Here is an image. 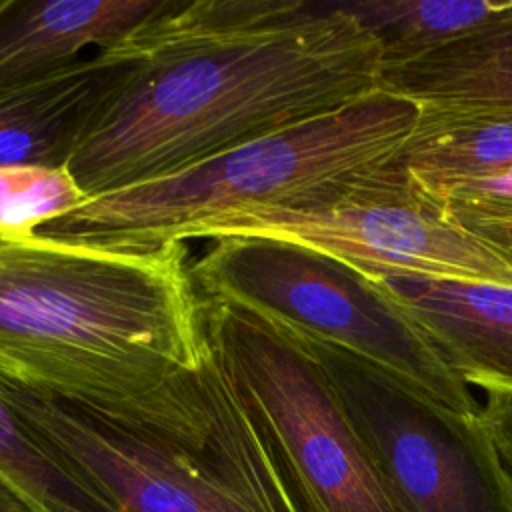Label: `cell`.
I'll list each match as a JSON object with an SVG mask.
<instances>
[{"instance_id": "7a4b0ae2", "label": "cell", "mask_w": 512, "mask_h": 512, "mask_svg": "<svg viewBox=\"0 0 512 512\" xmlns=\"http://www.w3.org/2000/svg\"><path fill=\"white\" fill-rule=\"evenodd\" d=\"M188 254L0 232V380L214 458Z\"/></svg>"}, {"instance_id": "5bb4252c", "label": "cell", "mask_w": 512, "mask_h": 512, "mask_svg": "<svg viewBox=\"0 0 512 512\" xmlns=\"http://www.w3.org/2000/svg\"><path fill=\"white\" fill-rule=\"evenodd\" d=\"M344 6L376 38L382 68L418 58L512 12V0H346Z\"/></svg>"}, {"instance_id": "30bf717a", "label": "cell", "mask_w": 512, "mask_h": 512, "mask_svg": "<svg viewBox=\"0 0 512 512\" xmlns=\"http://www.w3.org/2000/svg\"><path fill=\"white\" fill-rule=\"evenodd\" d=\"M374 280L408 310L462 382L512 394V286L418 274Z\"/></svg>"}, {"instance_id": "9a60e30c", "label": "cell", "mask_w": 512, "mask_h": 512, "mask_svg": "<svg viewBox=\"0 0 512 512\" xmlns=\"http://www.w3.org/2000/svg\"><path fill=\"white\" fill-rule=\"evenodd\" d=\"M0 478L36 512H122L0 394Z\"/></svg>"}, {"instance_id": "ba28073f", "label": "cell", "mask_w": 512, "mask_h": 512, "mask_svg": "<svg viewBox=\"0 0 512 512\" xmlns=\"http://www.w3.org/2000/svg\"><path fill=\"white\" fill-rule=\"evenodd\" d=\"M4 400L122 512H306L298 494L0 380Z\"/></svg>"}, {"instance_id": "ac0fdd59", "label": "cell", "mask_w": 512, "mask_h": 512, "mask_svg": "<svg viewBox=\"0 0 512 512\" xmlns=\"http://www.w3.org/2000/svg\"><path fill=\"white\" fill-rule=\"evenodd\" d=\"M480 414L508 472L512 474V394H486Z\"/></svg>"}, {"instance_id": "3957f363", "label": "cell", "mask_w": 512, "mask_h": 512, "mask_svg": "<svg viewBox=\"0 0 512 512\" xmlns=\"http://www.w3.org/2000/svg\"><path fill=\"white\" fill-rule=\"evenodd\" d=\"M420 106L376 90L156 180L88 198L36 232L52 238L148 250L188 226L246 208L304 210L352 174L398 152Z\"/></svg>"}, {"instance_id": "4fadbf2b", "label": "cell", "mask_w": 512, "mask_h": 512, "mask_svg": "<svg viewBox=\"0 0 512 512\" xmlns=\"http://www.w3.org/2000/svg\"><path fill=\"white\" fill-rule=\"evenodd\" d=\"M418 106V120L396 156L426 190L512 166V110Z\"/></svg>"}, {"instance_id": "9c48e42d", "label": "cell", "mask_w": 512, "mask_h": 512, "mask_svg": "<svg viewBox=\"0 0 512 512\" xmlns=\"http://www.w3.org/2000/svg\"><path fill=\"white\" fill-rule=\"evenodd\" d=\"M132 72L112 42L36 80L0 90V166H68Z\"/></svg>"}, {"instance_id": "52a82bcc", "label": "cell", "mask_w": 512, "mask_h": 512, "mask_svg": "<svg viewBox=\"0 0 512 512\" xmlns=\"http://www.w3.org/2000/svg\"><path fill=\"white\" fill-rule=\"evenodd\" d=\"M290 334L322 364L400 512H512V474L480 412L448 408L368 358Z\"/></svg>"}, {"instance_id": "7c38bea8", "label": "cell", "mask_w": 512, "mask_h": 512, "mask_svg": "<svg viewBox=\"0 0 512 512\" xmlns=\"http://www.w3.org/2000/svg\"><path fill=\"white\" fill-rule=\"evenodd\" d=\"M378 90L418 104L512 110V12L418 58L384 66Z\"/></svg>"}, {"instance_id": "d6986e66", "label": "cell", "mask_w": 512, "mask_h": 512, "mask_svg": "<svg viewBox=\"0 0 512 512\" xmlns=\"http://www.w3.org/2000/svg\"><path fill=\"white\" fill-rule=\"evenodd\" d=\"M0 512H36L12 486L0 478Z\"/></svg>"}, {"instance_id": "2e32d148", "label": "cell", "mask_w": 512, "mask_h": 512, "mask_svg": "<svg viewBox=\"0 0 512 512\" xmlns=\"http://www.w3.org/2000/svg\"><path fill=\"white\" fill-rule=\"evenodd\" d=\"M86 200L68 166H0V232H36Z\"/></svg>"}, {"instance_id": "277c9868", "label": "cell", "mask_w": 512, "mask_h": 512, "mask_svg": "<svg viewBox=\"0 0 512 512\" xmlns=\"http://www.w3.org/2000/svg\"><path fill=\"white\" fill-rule=\"evenodd\" d=\"M190 276L208 304L346 348L458 412L482 408L408 310L330 254L272 238H218L190 262Z\"/></svg>"}, {"instance_id": "e0dca14e", "label": "cell", "mask_w": 512, "mask_h": 512, "mask_svg": "<svg viewBox=\"0 0 512 512\" xmlns=\"http://www.w3.org/2000/svg\"><path fill=\"white\" fill-rule=\"evenodd\" d=\"M446 216L512 270V166L484 178L436 186Z\"/></svg>"}, {"instance_id": "5b68a950", "label": "cell", "mask_w": 512, "mask_h": 512, "mask_svg": "<svg viewBox=\"0 0 512 512\" xmlns=\"http://www.w3.org/2000/svg\"><path fill=\"white\" fill-rule=\"evenodd\" d=\"M196 238L294 242L370 278L418 274L512 286V270L458 228L396 154L352 174L304 210L224 212L188 226L174 242Z\"/></svg>"}, {"instance_id": "6da1fadb", "label": "cell", "mask_w": 512, "mask_h": 512, "mask_svg": "<svg viewBox=\"0 0 512 512\" xmlns=\"http://www.w3.org/2000/svg\"><path fill=\"white\" fill-rule=\"evenodd\" d=\"M118 42L132 72L68 162L88 198L332 112L382 74L344 2L162 0Z\"/></svg>"}, {"instance_id": "8fae6325", "label": "cell", "mask_w": 512, "mask_h": 512, "mask_svg": "<svg viewBox=\"0 0 512 512\" xmlns=\"http://www.w3.org/2000/svg\"><path fill=\"white\" fill-rule=\"evenodd\" d=\"M162 0L0 2V90L36 80L122 38Z\"/></svg>"}, {"instance_id": "8992f818", "label": "cell", "mask_w": 512, "mask_h": 512, "mask_svg": "<svg viewBox=\"0 0 512 512\" xmlns=\"http://www.w3.org/2000/svg\"><path fill=\"white\" fill-rule=\"evenodd\" d=\"M204 326L268 432L306 512H400L328 374L300 338L258 316L208 302Z\"/></svg>"}]
</instances>
